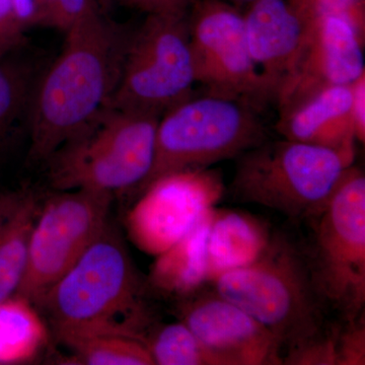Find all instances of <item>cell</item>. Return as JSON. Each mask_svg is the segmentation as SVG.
Listing matches in <instances>:
<instances>
[{"instance_id":"cell-13","label":"cell","mask_w":365,"mask_h":365,"mask_svg":"<svg viewBox=\"0 0 365 365\" xmlns=\"http://www.w3.org/2000/svg\"><path fill=\"white\" fill-rule=\"evenodd\" d=\"M309 25L299 66L276 103L279 110L327 86L351 85L365 73L364 39L349 21L322 16Z\"/></svg>"},{"instance_id":"cell-3","label":"cell","mask_w":365,"mask_h":365,"mask_svg":"<svg viewBox=\"0 0 365 365\" xmlns=\"http://www.w3.org/2000/svg\"><path fill=\"white\" fill-rule=\"evenodd\" d=\"M209 284L265 327L279 343L282 355L327 328L328 307L304 250L279 232L272 235L253 263L220 274Z\"/></svg>"},{"instance_id":"cell-24","label":"cell","mask_w":365,"mask_h":365,"mask_svg":"<svg viewBox=\"0 0 365 365\" xmlns=\"http://www.w3.org/2000/svg\"><path fill=\"white\" fill-rule=\"evenodd\" d=\"M339 327H327L311 339L287 350L282 364L337 365V334Z\"/></svg>"},{"instance_id":"cell-26","label":"cell","mask_w":365,"mask_h":365,"mask_svg":"<svg viewBox=\"0 0 365 365\" xmlns=\"http://www.w3.org/2000/svg\"><path fill=\"white\" fill-rule=\"evenodd\" d=\"M365 364L364 314L351 322H344L337 334V365Z\"/></svg>"},{"instance_id":"cell-14","label":"cell","mask_w":365,"mask_h":365,"mask_svg":"<svg viewBox=\"0 0 365 365\" xmlns=\"http://www.w3.org/2000/svg\"><path fill=\"white\" fill-rule=\"evenodd\" d=\"M242 14L255 64L278 100L299 66L309 37V23L288 0H256Z\"/></svg>"},{"instance_id":"cell-29","label":"cell","mask_w":365,"mask_h":365,"mask_svg":"<svg viewBox=\"0 0 365 365\" xmlns=\"http://www.w3.org/2000/svg\"><path fill=\"white\" fill-rule=\"evenodd\" d=\"M14 14L26 31L35 26H47L43 0H11Z\"/></svg>"},{"instance_id":"cell-8","label":"cell","mask_w":365,"mask_h":365,"mask_svg":"<svg viewBox=\"0 0 365 365\" xmlns=\"http://www.w3.org/2000/svg\"><path fill=\"white\" fill-rule=\"evenodd\" d=\"M196 83L188 14H148L132 32L110 107L162 117Z\"/></svg>"},{"instance_id":"cell-32","label":"cell","mask_w":365,"mask_h":365,"mask_svg":"<svg viewBox=\"0 0 365 365\" xmlns=\"http://www.w3.org/2000/svg\"><path fill=\"white\" fill-rule=\"evenodd\" d=\"M225 1L230 2V4H235V6H240V4H246L249 6L252 2L256 1V0H225Z\"/></svg>"},{"instance_id":"cell-9","label":"cell","mask_w":365,"mask_h":365,"mask_svg":"<svg viewBox=\"0 0 365 365\" xmlns=\"http://www.w3.org/2000/svg\"><path fill=\"white\" fill-rule=\"evenodd\" d=\"M196 83L206 93L237 98L262 111L277 97L250 52L244 14L225 0H195L188 13Z\"/></svg>"},{"instance_id":"cell-28","label":"cell","mask_w":365,"mask_h":365,"mask_svg":"<svg viewBox=\"0 0 365 365\" xmlns=\"http://www.w3.org/2000/svg\"><path fill=\"white\" fill-rule=\"evenodd\" d=\"M137 11L158 16H187L195 0H122Z\"/></svg>"},{"instance_id":"cell-19","label":"cell","mask_w":365,"mask_h":365,"mask_svg":"<svg viewBox=\"0 0 365 365\" xmlns=\"http://www.w3.org/2000/svg\"><path fill=\"white\" fill-rule=\"evenodd\" d=\"M39 210L37 199L25 192L0 222V302L16 294L23 281L31 232Z\"/></svg>"},{"instance_id":"cell-21","label":"cell","mask_w":365,"mask_h":365,"mask_svg":"<svg viewBox=\"0 0 365 365\" xmlns=\"http://www.w3.org/2000/svg\"><path fill=\"white\" fill-rule=\"evenodd\" d=\"M73 364L88 365H155L146 341L118 334H96L63 343Z\"/></svg>"},{"instance_id":"cell-2","label":"cell","mask_w":365,"mask_h":365,"mask_svg":"<svg viewBox=\"0 0 365 365\" xmlns=\"http://www.w3.org/2000/svg\"><path fill=\"white\" fill-rule=\"evenodd\" d=\"M145 288L121 237L108 225L35 306L62 343L96 334L146 341L151 313Z\"/></svg>"},{"instance_id":"cell-25","label":"cell","mask_w":365,"mask_h":365,"mask_svg":"<svg viewBox=\"0 0 365 365\" xmlns=\"http://www.w3.org/2000/svg\"><path fill=\"white\" fill-rule=\"evenodd\" d=\"M47 26L66 33L91 14L103 11L98 0H43Z\"/></svg>"},{"instance_id":"cell-10","label":"cell","mask_w":365,"mask_h":365,"mask_svg":"<svg viewBox=\"0 0 365 365\" xmlns=\"http://www.w3.org/2000/svg\"><path fill=\"white\" fill-rule=\"evenodd\" d=\"M113 197L83 189L48 197L33 225L28 264L16 294L34 304L39 302L109 225Z\"/></svg>"},{"instance_id":"cell-17","label":"cell","mask_w":365,"mask_h":365,"mask_svg":"<svg viewBox=\"0 0 365 365\" xmlns=\"http://www.w3.org/2000/svg\"><path fill=\"white\" fill-rule=\"evenodd\" d=\"M212 209L180 241L155 256L148 275V287L160 294L182 299L208 283L207 235Z\"/></svg>"},{"instance_id":"cell-27","label":"cell","mask_w":365,"mask_h":365,"mask_svg":"<svg viewBox=\"0 0 365 365\" xmlns=\"http://www.w3.org/2000/svg\"><path fill=\"white\" fill-rule=\"evenodd\" d=\"M26 32L14 14L11 0H0V55L21 48Z\"/></svg>"},{"instance_id":"cell-7","label":"cell","mask_w":365,"mask_h":365,"mask_svg":"<svg viewBox=\"0 0 365 365\" xmlns=\"http://www.w3.org/2000/svg\"><path fill=\"white\" fill-rule=\"evenodd\" d=\"M311 244L304 251L317 289L344 322L364 316L365 304V176L352 165L328 202L307 220Z\"/></svg>"},{"instance_id":"cell-5","label":"cell","mask_w":365,"mask_h":365,"mask_svg":"<svg viewBox=\"0 0 365 365\" xmlns=\"http://www.w3.org/2000/svg\"><path fill=\"white\" fill-rule=\"evenodd\" d=\"M237 158L230 187L235 199L304 222L328 202L346 170L354 165L355 151L267 139Z\"/></svg>"},{"instance_id":"cell-15","label":"cell","mask_w":365,"mask_h":365,"mask_svg":"<svg viewBox=\"0 0 365 365\" xmlns=\"http://www.w3.org/2000/svg\"><path fill=\"white\" fill-rule=\"evenodd\" d=\"M276 128L290 140L355 151L352 83L327 86L282 108Z\"/></svg>"},{"instance_id":"cell-6","label":"cell","mask_w":365,"mask_h":365,"mask_svg":"<svg viewBox=\"0 0 365 365\" xmlns=\"http://www.w3.org/2000/svg\"><path fill=\"white\" fill-rule=\"evenodd\" d=\"M267 139L254 106L212 93H192L160 118L153 167L135 192L170 173L209 169L240 157Z\"/></svg>"},{"instance_id":"cell-1","label":"cell","mask_w":365,"mask_h":365,"mask_svg":"<svg viewBox=\"0 0 365 365\" xmlns=\"http://www.w3.org/2000/svg\"><path fill=\"white\" fill-rule=\"evenodd\" d=\"M132 32L103 11L66 31L61 52L40 73L31 98L26 124L32 162L44 163L109 107Z\"/></svg>"},{"instance_id":"cell-22","label":"cell","mask_w":365,"mask_h":365,"mask_svg":"<svg viewBox=\"0 0 365 365\" xmlns=\"http://www.w3.org/2000/svg\"><path fill=\"white\" fill-rule=\"evenodd\" d=\"M146 344L155 364L227 365L181 321L158 329Z\"/></svg>"},{"instance_id":"cell-23","label":"cell","mask_w":365,"mask_h":365,"mask_svg":"<svg viewBox=\"0 0 365 365\" xmlns=\"http://www.w3.org/2000/svg\"><path fill=\"white\" fill-rule=\"evenodd\" d=\"M290 6L309 21L322 16H338L349 21L365 38V0H288Z\"/></svg>"},{"instance_id":"cell-16","label":"cell","mask_w":365,"mask_h":365,"mask_svg":"<svg viewBox=\"0 0 365 365\" xmlns=\"http://www.w3.org/2000/svg\"><path fill=\"white\" fill-rule=\"evenodd\" d=\"M272 235L265 222L249 213L213 208L207 235L208 283L256 261Z\"/></svg>"},{"instance_id":"cell-18","label":"cell","mask_w":365,"mask_h":365,"mask_svg":"<svg viewBox=\"0 0 365 365\" xmlns=\"http://www.w3.org/2000/svg\"><path fill=\"white\" fill-rule=\"evenodd\" d=\"M47 342V326L32 302L18 294L0 302V364L32 361Z\"/></svg>"},{"instance_id":"cell-30","label":"cell","mask_w":365,"mask_h":365,"mask_svg":"<svg viewBox=\"0 0 365 365\" xmlns=\"http://www.w3.org/2000/svg\"><path fill=\"white\" fill-rule=\"evenodd\" d=\"M352 116L356 140L365 141V73L352 83Z\"/></svg>"},{"instance_id":"cell-31","label":"cell","mask_w":365,"mask_h":365,"mask_svg":"<svg viewBox=\"0 0 365 365\" xmlns=\"http://www.w3.org/2000/svg\"><path fill=\"white\" fill-rule=\"evenodd\" d=\"M20 196L21 193H1L0 192V222L16 205Z\"/></svg>"},{"instance_id":"cell-4","label":"cell","mask_w":365,"mask_h":365,"mask_svg":"<svg viewBox=\"0 0 365 365\" xmlns=\"http://www.w3.org/2000/svg\"><path fill=\"white\" fill-rule=\"evenodd\" d=\"M160 117L107 107L44 163L55 191H135L150 174Z\"/></svg>"},{"instance_id":"cell-20","label":"cell","mask_w":365,"mask_h":365,"mask_svg":"<svg viewBox=\"0 0 365 365\" xmlns=\"http://www.w3.org/2000/svg\"><path fill=\"white\" fill-rule=\"evenodd\" d=\"M20 48L0 55V151L14 129L28 118L40 71L33 61L18 54Z\"/></svg>"},{"instance_id":"cell-12","label":"cell","mask_w":365,"mask_h":365,"mask_svg":"<svg viewBox=\"0 0 365 365\" xmlns=\"http://www.w3.org/2000/svg\"><path fill=\"white\" fill-rule=\"evenodd\" d=\"M178 316L227 365L282 364V349L272 334L215 290L180 299Z\"/></svg>"},{"instance_id":"cell-11","label":"cell","mask_w":365,"mask_h":365,"mask_svg":"<svg viewBox=\"0 0 365 365\" xmlns=\"http://www.w3.org/2000/svg\"><path fill=\"white\" fill-rule=\"evenodd\" d=\"M225 192L215 170H180L158 178L127 213V235L137 249L158 256L188 234Z\"/></svg>"}]
</instances>
